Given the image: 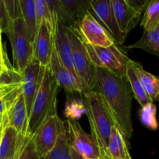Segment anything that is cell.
I'll return each instance as SVG.
<instances>
[{"instance_id":"obj_1","label":"cell","mask_w":159,"mask_h":159,"mask_svg":"<svg viewBox=\"0 0 159 159\" xmlns=\"http://www.w3.org/2000/svg\"><path fill=\"white\" fill-rule=\"evenodd\" d=\"M92 90L101 96L124 137H132L131 120L132 93L126 76L105 68H95Z\"/></svg>"},{"instance_id":"obj_2","label":"cell","mask_w":159,"mask_h":159,"mask_svg":"<svg viewBox=\"0 0 159 159\" xmlns=\"http://www.w3.org/2000/svg\"><path fill=\"white\" fill-rule=\"evenodd\" d=\"M83 96L91 135L98 142L101 156L110 159L108 155V144L112 127L116 123L99 93L92 90Z\"/></svg>"},{"instance_id":"obj_3","label":"cell","mask_w":159,"mask_h":159,"mask_svg":"<svg viewBox=\"0 0 159 159\" xmlns=\"http://www.w3.org/2000/svg\"><path fill=\"white\" fill-rule=\"evenodd\" d=\"M59 89L49 67H45L28 118V132L31 137L50 116L57 113L56 101Z\"/></svg>"},{"instance_id":"obj_4","label":"cell","mask_w":159,"mask_h":159,"mask_svg":"<svg viewBox=\"0 0 159 159\" xmlns=\"http://www.w3.org/2000/svg\"><path fill=\"white\" fill-rule=\"evenodd\" d=\"M6 34L12 47L13 68L21 75L34 57V44L28 37L23 19L20 17L12 20Z\"/></svg>"},{"instance_id":"obj_5","label":"cell","mask_w":159,"mask_h":159,"mask_svg":"<svg viewBox=\"0 0 159 159\" xmlns=\"http://www.w3.org/2000/svg\"><path fill=\"white\" fill-rule=\"evenodd\" d=\"M67 33L71 44L73 63L76 76L85 93L92 91L94 67L89 57L84 42L79 37L74 27L67 26Z\"/></svg>"},{"instance_id":"obj_6","label":"cell","mask_w":159,"mask_h":159,"mask_svg":"<svg viewBox=\"0 0 159 159\" xmlns=\"http://www.w3.org/2000/svg\"><path fill=\"white\" fill-rule=\"evenodd\" d=\"M90 61L95 68H105L119 75L126 76L129 58L117 43L107 48L93 46L84 43Z\"/></svg>"},{"instance_id":"obj_7","label":"cell","mask_w":159,"mask_h":159,"mask_svg":"<svg viewBox=\"0 0 159 159\" xmlns=\"http://www.w3.org/2000/svg\"><path fill=\"white\" fill-rule=\"evenodd\" d=\"M74 28L81 40L87 44L107 48L116 43L108 32L88 12L76 22Z\"/></svg>"},{"instance_id":"obj_8","label":"cell","mask_w":159,"mask_h":159,"mask_svg":"<svg viewBox=\"0 0 159 159\" xmlns=\"http://www.w3.org/2000/svg\"><path fill=\"white\" fill-rule=\"evenodd\" d=\"M65 126L57 113L50 116L33 136L36 151L43 158L53 150L61 131Z\"/></svg>"},{"instance_id":"obj_9","label":"cell","mask_w":159,"mask_h":159,"mask_svg":"<svg viewBox=\"0 0 159 159\" xmlns=\"http://www.w3.org/2000/svg\"><path fill=\"white\" fill-rule=\"evenodd\" d=\"M67 126L70 147L86 159H99L101 158L99 146L91 134L86 133L75 120H67Z\"/></svg>"},{"instance_id":"obj_10","label":"cell","mask_w":159,"mask_h":159,"mask_svg":"<svg viewBox=\"0 0 159 159\" xmlns=\"http://www.w3.org/2000/svg\"><path fill=\"white\" fill-rule=\"evenodd\" d=\"M88 12L108 32L115 43L118 44L124 43L127 36L123 34L118 28L111 0H92Z\"/></svg>"},{"instance_id":"obj_11","label":"cell","mask_w":159,"mask_h":159,"mask_svg":"<svg viewBox=\"0 0 159 159\" xmlns=\"http://www.w3.org/2000/svg\"><path fill=\"white\" fill-rule=\"evenodd\" d=\"M45 67L41 66L33 57L27 66L21 74L22 77V93L24 96L27 116L29 118L32 108L33 102L35 98L36 93L38 90L44 70Z\"/></svg>"},{"instance_id":"obj_12","label":"cell","mask_w":159,"mask_h":159,"mask_svg":"<svg viewBox=\"0 0 159 159\" xmlns=\"http://www.w3.org/2000/svg\"><path fill=\"white\" fill-rule=\"evenodd\" d=\"M54 48V27L43 20L37 27L34 43V57L41 66L48 67Z\"/></svg>"},{"instance_id":"obj_13","label":"cell","mask_w":159,"mask_h":159,"mask_svg":"<svg viewBox=\"0 0 159 159\" xmlns=\"http://www.w3.org/2000/svg\"><path fill=\"white\" fill-rule=\"evenodd\" d=\"M51 74L57 82L59 88L64 89L66 92L70 93H79L84 95L85 93L80 82L76 77H75L65 67L61 59L57 54L55 48H53L51 53V60L49 65Z\"/></svg>"},{"instance_id":"obj_14","label":"cell","mask_w":159,"mask_h":159,"mask_svg":"<svg viewBox=\"0 0 159 159\" xmlns=\"http://www.w3.org/2000/svg\"><path fill=\"white\" fill-rule=\"evenodd\" d=\"M114 15L120 31L128 35L141 20L142 12L131 7L125 0H111Z\"/></svg>"},{"instance_id":"obj_15","label":"cell","mask_w":159,"mask_h":159,"mask_svg":"<svg viewBox=\"0 0 159 159\" xmlns=\"http://www.w3.org/2000/svg\"><path fill=\"white\" fill-rule=\"evenodd\" d=\"M54 44L58 55L65 68L77 78L73 67L71 44L67 33V26L59 20L55 21Z\"/></svg>"},{"instance_id":"obj_16","label":"cell","mask_w":159,"mask_h":159,"mask_svg":"<svg viewBox=\"0 0 159 159\" xmlns=\"http://www.w3.org/2000/svg\"><path fill=\"white\" fill-rule=\"evenodd\" d=\"M30 137L20 134L15 128L6 126L0 141V159H17Z\"/></svg>"},{"instance_id":"obj_17","label":"cell","mask_w":159,"mask_h":159,"mask_svg":"<svg viewBox=\"0 0 159 159\" xmlns=\"http://www.w3.org/2000/svg\"><path fill=\"white\" fill-rule=\"evenodd\" d=\"M8 125L17 130L20 134L31 136L28 132V116L23 93H20L6 111Z\"/></svg>"},{"instance_id":"obj_18","label":"cell","mask_w":159,"mask_h":159,"mask_svg":"<svg viewBox=\"0 0 159 159\" xmlns=\"http://www.w3.org/2000/svg\"><path fill=\"white\" fill-rule=\"evenodd\" d=\"M131 64L151 102H159V77L145 71L138 62L131 60Z\"/></svg>"},{"instance_id":"obj_19","label":"cell","mask_w":159,"mask_h":159,"mask_svg":"<svg viewBox=\"0 0 159 159\" xmlns=\"http://www.w3.org/2000/svg\"><path fill=\"white\" fill-rule=\"evenodd\" d=\"M129 153L125 137L118 126L112 129L108 144V155L110 159H123Z\"/></svg>"},{"instance_id":"obj_20","label":"cell","mask_w":159,"mask_h":159,"mask_svg":"<svg viewBox=\"0 0 159 159\" xmlns=\"http://www.w3.org/2000/svg\"><path fill=\"white\" fill-rule=\"evenodd\" d=\"M20 9L22 18L26 25L28 37L34 44L37 31L34 0H20Z\"/></svg>"},{"instance_id":"obj_21","label":"cell","mask_w":159,"mask_h":159,"mask_svg":"<svg viewBox=\"0 0 159 159\" xmlns=\"http://www.w3.org/2000/svg\"><path fill=\"white\" fill-rule=\"evenodd\" d=\"M126 49L144 50L159 57V26L150 31H143L140 40L129 46L123 47Z\"/></svg>"},{"instance_id":"obj_22","label":"cell","mask_w":159,"mask_h":159,"mask_svg":"<svg viewBox=\"0 0 159 159\" xmlns=\"http://www.w3.org/2000/svg\"><path fill=\"white\" fill-rule=\"evenodd\" d=\"M126 78L129 82V85H130L133 96L141 107L151 102V99L145 92L144 89H143V85L140 82V79H139L135 69L131 64V59H129V62H128L127 68H126Z\"/></svg>"},{"instance_id":"obj_23","label":"cell","mask_w":159,"mask_h":159,"mask_svg":"<svg viewBox=\"0 0 159 159\" xmlns=\"http://www.w3.org/2000/svg\"><path fill=\"white\" fill-rule=\"evenodd\" d=\"M92 0H59L64 10L76 23L90 7Z\"/></svg>"},{"instance_id":"obj_24","label":"cell","mask_w":159,"mask_h":159,"mask_svg":"<svg viewBox=\"0 0 159 159\" xmlns=\"http://www.w3.org/2000/svg\"><path fill=\"white\" fill-rule=\"evenodd\" d=\"M43 159H72L66 127L61 131L53 150Z\"/></svg>"},{"instance_id":"obj_25","label":"cell","mask_w":159,"mask_h":159,"mask_svg":"<svg viewBox=\"0 0 159 159\" xmlns=\"http://www.w3.org/2000/svg\"><path fill=\"white\" fill-rule=\"evenodd\" d=\"M159 26V0H150L141 19L143 31H150Z\"/></svg>"},{"instance_id":"obj_26","label":"cell","mask_w":159,"mask_h":159,"mask_svg":"<svg viewBox=\"0 0 159 159\" xmlns=\"http://www.w3.org/2000/svg\"><path fill=\"white\" fill-rule=\"evenodd\" d=\"M45 1L48 4L54 23L56 20H59L66 26L75 27L76 23L64 10L59 0H45Z\"/></svg>"},{"instance_id":"obj_27","label":"cell","mask_w":159,"mask_h":159,"mask_svg":"<svg viewBox=\"0 0 159 159\" xmlns=\"http://www.w3.org/2000/svg\"><path fill=\"white\" fill-rule=\"evenodd\" d=\"M157 107L154 102H151L141 107L140 110V119L142 124L151 130H157L158 128V123L157 117Z\"/></svg>"},{"instance_id":"obj_28","label":"cell","mask_w":159,"mask_h":159,"mask_svg":"<svg viewBox=\"0 0 159 159\" xmlns=\"http://www.w3.org/2000/svg\"><path fill=\"white\" fill-rule=\"evenodd\" d=\"M36 10V19H37V26L38 27L43 20L48 21L55 28V23L51 14L48 9V4L45 0H34Z\"/></svg>"},{"instance_id":"obj_29","label":"cell","mask_w":159,"mask_h":159,"mask_svg":"<svg viewBox=\"0 0 159 159\" xmlns=\"http://www.w3.org/2000/svg\"><path fill=\"white\" fill-rule=\"evenodd\" d=\"M65 115L69 120H77L86 113L84 102L77 99H73L66 102L65 108Z\"/></svg>"},{"instance_id":"obj_30","label":"cell","mask_w":159,"mask_h":159,"mask_svg":"<svg viewBox=\"0 0 159 159\" xmlns=\"http://www.w3.org/2000/svg\"><path fill=\"white\" fill-rule=\"evenodd\" d=\"M17 159H41L36 151L33 137H30L26 141Z\"/></svg>"},{"instance_id":"obj_31","label":"cell","mask_w":159,"mask_h":159,"mask_svg":"<svg viewBox=\"0 0 159 159\" xmlns=\"http://www.w3.org/2000/svg\"><path fill=\"white\" fill-rule=\"evenodd\" d=\"M6 11L10 20L22 17L20 0H4Z\"/></svg>"},{"instance_id":"obj_32","label":"cell","mask_w":159,"mask_h":159,"mask_svg":"<svg viewBox=\"0 0 159 159\" xmlns=\"http://www.w3.org/2000/svg\"><path fill=\"white\" fill-rule=\"evenodd\" d=\"M11 20L8 16L4 0H0V30L6 34L10 25Z\"/></svg>"},{"instance_id":"obj_33","label":"cell","mask_w":159,"mask_h":159,"mask_svg":"<svg viewBox=\"0 0 159 159\" xmlns=\"http://www.w3.org/2000/svg\"><path fill=\"white\" fill-rule=\"evenodd\" d=\"M9 61L6 57V52L3 49L2 41V32L0 31V75L12 67L9 66Z\"/></svg>"},{"instance_id":"obj_34","label":"cell","mask_w":159,"mask_h":159,"mask_svg":"<svg viewBox=\"0 0 159 159\" xmlns=\"http://www.w3.org/2000/svg\"><path fill=\"white\" fill-rule=\"evenodd\" d=\"M131 7L135 9L136 10L143 12L145 10L150 0H125Z\"/></svg>"},{"instance_id":"obj_35","label":"cell","mask_w":159,"mask_h":159,"mask_svg":"<svg viewBox=\"0 0 159 159\" xmlns=\"http://www.w3.org/2000/svg\"><path fill=\"white\" fill-rule=\"evenodd\" d=\"M2 90H0V115L4 114V113L7 111V107H6V102H5L4 99H3V98H2Z\"/></svg>"},{"instance_id":"obj_36","label":"cell","mask_w":159,"mask_h":159,"mask_svg":"<svg viewBox=\"0 0 159 159\" xmlns=\"http://www.w3.org/2000/svg\"><path fill=\"white\" fill-rule=\"evenodd\" d=\"M7 125H8V117H7V114H6V113L3 114L2 121L1 125H0V141H1L3 130H4V128Z\"/></svg>"},{"instance_id":"obj_37","label":"cell","mask_w":159,"mask_h":159,"mask_svg":"<svg viewBox=\"0 0 159 159\" xmlns=\"http://www.w3.org/2000/svg\"><path fill=\"white\" fill-rule=\"evenodd\" d=\"M70 155H71L72 159H86L71 147H70Z\"/></svg>"},{"instance_id":"obj_38","label":"cell","mask_w":159,"mask_h":159,"mask_svg":"<svg viewBox=\"0 0 159 159\" xmlns=\"http://www.w3.org/2000/svg\"><path fill=\"white\" fill-rule=\"evenodd\" d=\"M123 159H132V158H131L130 155H129V153H128L127 155H126V158H123Z\"/></svg>"},{"instance_id":"obj_39","label":"cell","mask_w":159,"mask_h":159,"mask_svg":"<svg viewBox=\"0 0 159 159\" xmlns=\"http://www.w3.org/2000/svg\"><path fill=\"white\" fill-rule=\"evenodd\" d=\"M2 118H3V114L2 115H0V124H1L2 121Z\"/></svg>"},{"instance_id":"obj_40","label":"cell","mask_w":159,"mask_h":159,"mask_svg":"<svg viewBox=\"0 0 159 159\" xmlns=\"http://www.w3.org/2000/svg\"><path fill=\"white\" fill-rule=\"evenodd\" d=\"M99 159H107V158H103L102 156H101V158H100Z\"/></svg>"},{"instance_id":"obj_41","label":"cell","mask_w":159,"mask_h":159,"mask_svg":"<svg viewBox=\"0 0 159 159\" xmlns=\"http://www.w3.org/2000/svg\"><path fill=\"white\" fill-rule=\"evenodd\" d=\"M0 31H1V30H0ZM1 32H2V31H1Z\"/></svg>"},{"instance_id":"obj_42","label":"cell","mask_w":159,"mask_h":159,"mask_svg":"<svg viewBox=\"0 0 159 159\" xmlns=\"http://www.w3.org/2000/svg\"><path fill=\"white\" fill-rule=\"evenodd\" d=\"M41 159H43V158H41Z\"/></svg>"},{"instance_id":"obj_43","label":"cell","mask_w":159,"mask_h":159,"mask_svg":"<svg viewBox=\"0 0 159 159\" xmlns=\"http://www.w3.org/2000/svg\"><path fill=\"white\" fill-rule=\"evenodd\" d=\"M0 125H1V124H0Z\"/></svg>"}]
</instances>
